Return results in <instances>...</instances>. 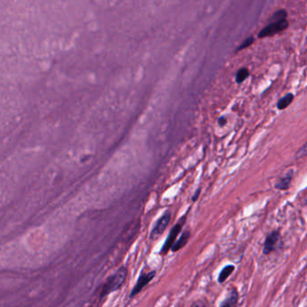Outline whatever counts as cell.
I'll use <instances>...</instances> for the list:
<instances>
[{
	"label": "cell",
	"instance_id": "cell-1",
	"mask_svg": "<svg viewBox=\"0 0 307 307\" xmlns=\"http://www.w3.org/2000/svg\"><path fill=\"white\" fill-rule=\"evenodd\" d=\"M286 17L287 13L285 9L276 11L271 17L270 23L260 31L259 37H270L286 30L288 27V22Z\"/></svg>",
	"mask_w": 307,
	"mask_h": 307
},
{
	"label": "cell",
	"instance_id": "cell-2",
	"mask_svg": "<svg viewBox=\"0 0 307 307\" xmlns=\"http://www.w3.org/2000/svg\"><path fill=\"white\" fill-rule=\"evenodd\" d=\"M128 270L125 267H121L115 274L110 276L101 288L100 298H104L112 292L117 291L122 287L127 276Z\"/></svg>",
	"mask_w": 307,
	"mask_h": 307
},
{
	"label": "cell",
	"instance_id": "cell-3",
	"mask_svg": "<svg viewBox=\"0 0 307 307\" xmlns=\"http://www.w3.org/2000/svg\"><path fill=\"white\" fill-rule=\"evenodd\" d=\"M186 216H187V214H185L184 216L180 218V221L177 222L175 225L173 226V228L171 229V231L169 233V235H168V237L166 239L164 244H163V246L161 248V250H160L161 254H167L169 252V250L171 249L172 246L175 244L178 235L180 234L182 228H183L184 224L185 223Z\"/></svg>",
	"mask_w": 307,
	"mask_h": 307
},
{
	"label": "cell",
	"instance_id": "cell-4",
	"mask_svg": "<svg viewBox=\"0 0 307 307\" xmlns=\"http://www.w3.org/2000/svg\"><path fill=\"white\" fill-rule=\"evenodd\" d=\"M155 276H156L155 270H152L150 272H143L141 275L139 276L137 282H136L135 286H133L131 294H130V298H132V297L137 296L138 294H140L143 288L154 279Z\"/></svg>",
	"mask_w": 307,
	"mask_h": 307
},
{
	"label": "cell",
	"instance_id": "cell-5",
	"mask_svg": "<svg viewBox=\"0 0 307 307\" xmlns=\"http://www.w3.org/2000/svg\"><path fill=\"white\" fill-rule=\"evenodd\" d=\"M170 219H171V212L170 211H166L158 219V221L155 223L154 229L152 230V233H151V239L152 240H156L162 233H164L166 228L168 227V225L170 223Z\"/></svg>",
	"mask_w": 307,
	"mask_h": 307
},
{
	"label": "cell",
	"instance_id": "cell-6",
	"mask_svg": "<svg viewBox=\"0 0 307 307\" xmlns=\"http://www.w3.org/2000/svg\"><path fill=\"white\" fill-rule=\"evenodd\" d=\"M280 242V233L278 231L271 232L265 240L263 253L265 255H269L271 252L275 251L276 249H277Z\"/></svg>",
	"mask_w": 307,
	"mask_h": 307
},
{
	"label": "cell",
	"instance_id": "cell-7",
	"mask_svg": "<svg viewBox=\"0 0 307 307\" xmlns=\"http://www.w3.org/2000/svg\"><path fill=\"white\" fill-rule=\"evenodd\" d=\"M239 301V293L238 290L236 288H233L229 296L226 297L225 300H223V302L220 304V307H232L237 306Z\"/></svg>",
	"mask_w": 307,
	"mask_h": 307
},
{
	"label": "cell",
	"instance_id": "cell-8",
	"mask_svg": "<svg viewBox=\"0 0 307 307\" xmlns=\"http://www.w3.org/2000/svg\"><path fill=\"white\" fill-rule=\"evenodd\" d=\"M189 238H190V231L189 230H186L185 231L184 233L181 234V236H180V238L176 242L174 245L172 246V248H171V250L172 251H179L180 249H182V248H184L186 244L188 243V241H189Z\"/></svg>",
	"mask_w": 307,
	"mask_h": 307
},
{
	"label": "cell",
	"instance_id": "cell-9",
	"mask_svg": "<svg viewBox=\"0 0 307 307\" xmlns=\"http://www.w3.org/2000/svg\"><path fill=\"white\" fill-rule=\"evenodd\" d=\"M292 179H293V172H288L285 177L281 178L280 180H278V182L275 185L276 189L277 190H287L290 185H291Z\"/></svg>",
	"mask_w": 307,
	"mask_h": 307
},
{
	"label": "cell",
	"instance_id": "cell-10",
	"mask_svg": "<svg viewBox=\"0 0 307 307\" xmlns=\"http://www.w3.org/2000/svg\"><path fill=\"white\" fill-rule=\"evenodd\" d=\"M234 270H235V268H234L233 265H227V266H225V267L222 269V271L220 272V274H219L218 282L222 284L223 282H225V281L227 280L228 277L233 274Z\"/></svg>",
	"mask_w": 307,
	"mask_h": 307
},
{
	"label": "cell",
	"instance_id": "cell-11",
	"mask_svg": "<svg viewBox=\"0 0 307 307\" xmlns=\"http://www.w3.org/2000/svg\"><path fill=\"white\" fill-rule=\"evenodd\" d=\"M293 100H294V95L292 93H288L286 95H284L283 97H281L280 99L277 102L276 106H277V108L279 110L286 109V107L291 104Z\"/></svg>",
	"mask_w": 307,
	"mask_h": 307
},
{
	"label": "cell",
	"instance_id": "cell-12",
	"mask_svg": "<svg viewBox=\"0 0 307 307\" xmlns=\"http://www.w3.org/2000/svg\"><path fill=\"white\" fill-rule=\"evenodd\" d=\"M249 70L247 68H242L239 69L235 76V80L237 83H243L244 80H246L249 77Z\"/></svg>",
	"mask_w": 307,
	"mask_h": 307
},
{
	"label": "cell",
	"instance_id": "cell-13",
	"mask_svg": "<svg viewBox=\"0 0 307 307\" xmlns=\"http://www.w3.org/2000/svg\"><path fill=\"white\" fill-rule=\"evenodd\" d=\"M254 37L253 36H249V37L247 38V39H245L243 43H241V45L237 48V52H240V51H242V50H244V49H246V48L249 47L253 42H254Z\"/></svg>",
	"mask_w": 307,
	"mask_h": 307
},
{
	"label": "cell",
	"instance_id": "cell-14",
	"mask_svg": "<svg viewBox=\"0 0 307 307\" xmlns=\"http://www.w3.org/2000/svg\"><path fill=\"white\" fill-rule=\"evenodd\" d=\"M307 156V142L299 149L296 154V159H301Z\"/></svg>",
	"mask_w": 307,
	"mask_h": 307
},
{
	"label": "cell",
	"instance_id": "cell-15",
	"mask_svg": "<svg viewBox=\"0 0 307 307\" xmlns=\"http://www.w3.org/2000/svg\"><path fill=\"white\" fill-rule=\"evenodd\" d=\"M200 192H201V188H200V187L196 189V192H195V194H194L193 196H192V201L195 202L198 199V196H200Z\"/></svg>",
	"mask_w": 307,
	"mask_h": 307
},
{
	"label": "cell",
	"instance_id": "cell-16",
	"mask_svg": "<svg viewBox=\"0 0 307 307\" xmlns=\"http://www.w3.org/2000/svg\"><path fill=\"white\" fill-rule=\"evenodd\" d=\"M218 123H219V125L220 126H224L226 123H227V120H226V118L224 117H220L219 119H218Z\"/></svg>",
	"mask_w": 307,
	"mask_h": 307
}]
</instances>
